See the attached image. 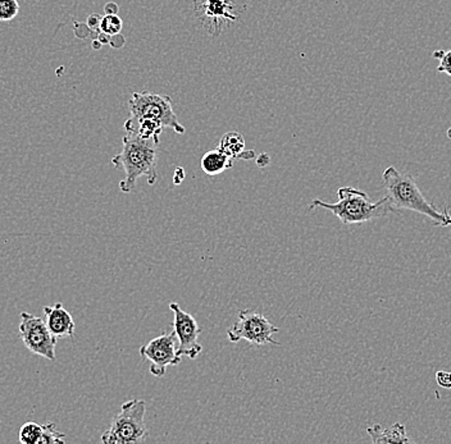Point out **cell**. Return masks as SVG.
Masks as SVG:
<instances>
[{"label":"cell","instance_id":"obj_19","mask_svg":"<svg viewBox=\"0 0 451 444\" xmlns=\"http://www.w3.org/2000/svg\"><path fill=\"white\" fill-rule=\"evenodd\" d=\"M433 58L440 60V65L437 67L439 72L448 73L451 76V50L449 51H442V50H436L433 53Z\"/></svg>","mask_w":451,"mask_h":444},{"label":"cell","instance_id":"obj_10","mask_svg":"<svg viewBox=\"0 0 451 444\" xmlns=\"http://www.w3.org/2000/svg\"><path fill=\"white\" fill-rule=\"evenodd\" d=\"M233 0H200V13L204 23H209L211 27L221 31L222 23L238 19L233 13Z\"/></svg>","mask_w":451,"mask_h":444},{"label":"cell","instance_id":"obj_7","mask_svg":"<svg viewBox=\"0 0 451 444\" xmlns=\"http://www.w3.org/2000/svg\"><path fill=\"white\" fill-rule=\"evenodd\" d=\"M19 319V337L26 349L34 355L54 361L58 338L49 331L47 323L27 312H21Z\"/></svg>","mask_w":451,"mask_h":444},{"label":"cell","instance_id":"obj_1","mask_svg":"<svg viewBox=\"0 0 451 444\" xmlns=\"http://www.w3.org/2000/svg\"><path fill=\"white\" fill-rule=\"evenodd\" d=\"M384 185L391 205L396 210H412L430 218L435 226H451V209L446 207L443 211L423 196L421 189L412 176L404 174L395 167H389L382 174Z\"/></svg>","mask_w":451,"mask_h":444},{"label":"cell","instance_id":"obj_11","mask_svg":"<svg viewBox=\"0 0 451 444\" xmlns=\"http://www.w3.org/2000/svg\"><path fill=\"white\" fill-rule=\"evenodd\" d=\"M44 314L49 331H51L54 337H73L76 324L72 315L65 309L62 303H57L54 306H44Z\"/></svg>","mask_w":451,"mask_h":444},{"label":"cell","instance_id":"obj_21","mask_svg":"<svg viewBox=\"0 0 451 444\" xmlns=\"http://www.w3.org/2000/svg\"><path fill=\"white\" fill-rule=\"evenodd\" d=\"M448 137H449V139L451 140V127L449 128V130H448Z\"/></svg>","mask_w":451,"mask_h":444},{"label":"cell","instance_id":"obj_14","mask_svg":"<svg viewBox=\"0 0 451 444\" xmlns=\"http://www.w3.org/2000/svg\"><path fill=\"white\" fill-rule=\"evenodd\" d=\"M218 149L226 155H229L232 159H241L242 152L245 150V140L240 133L232 132L224 133L222 136L221 141L218 145Z\"/></svg>","mask_w":451,"mask_h":444},{"label":"cell","instance_id":"obj_20","mask_svg":"<svg viewBox=\"0 0 451 444\" xmlns=\"http://www.w3.org/2000/svg\"><path fill=\"white\" fill-rule=\"evenodd\" d=\"M436 382L437 384L445 389H451V373L440 370L436 373Z\"/></svg>","mask_w":451,"mask_h":444},{"label":"cell","instance_id":"obj_13","mask_svg":"<svg viewBox=\"0 0 451 444\" xmlns=\"http://www.w3.org/2000/svg\"><path fill=\"white\" fill-rule=\"evenodd\" d=\"M200 165L205 174L214 177L226 170H231L233 165V159L217 148L216 150H211L203 155Z\"/></svg>","mask_w":451,"mask_h":444},{"label":"cell","instance_id":"obj_18","mask_svg":"<svg viewBox=\"0 0 451 444\" xmlns=\"http://www.w3.org/2000/svg\"><path fill=\"white\" fill-rule=\"evenodd\" d=\"M66 442V435L58 432L57 426L53 423L44 424V434L41 444H63Z\"/></svg>","mask_w":451,"mask_h":444},{"label":"cell","instance_id":"obj_17","mask_svg":"<svg viewBox=\"0 0 451 444\" xmlns=\"http://www.w3.org/2000/svg\"><path fill=\"white\" fill-rule=\"evenodd\" d=\"M19 4L17 0H0V23L10 22L17 17Z\"/></svg>","mask_w":451,"mask_h":444},{"label":"cell","instance_id":"obj_12","mask_svg":"<svg viewBox=\"0 0 451 444\" xmlns=\"http://www.w3.org/2000/svg\"><path fill=\"white\" fill-rule=\"evenodd\" d=\"M367 433L371 436L373 444L414 443L413 439L406 434V428L400 423H395L394 425L386 429L380 424L368 426Z\"/></svg>","mask_w":451,"mask_h":444},{"label":"cell","instance_id":"obj_9","mask_svg":"<svg viewBox=\"0 0 451 444\" xmlns=\"http://www.w3.org/2000/svg\"><path fill=\"white\" fill-rule=\"evenodd\" d=\"M173 312V331L177 337L178 347L177 352L181 358L195 360L202 353L203 346L199 343V336L202 328L192 314L183 312L177 303H170Z\"/></svg>","mask_w":451,"mask_h":444},{"label":"cell","instance_id":"obj_8","mask_svg":"<svg viewBox=\"0 0 451 444\" xmlns=\"http://www.w3.org/2000/svg\"><path fill=\"white\" fill-rule=\"evenodd\" d=\"M178 342L172 333H164L162 336L149 340L140 349V355L150 361V373L157 378H162L168 366H176L183 358L177 352Z\"/></svg>","mask_w":451,"mask_h":444},{"label":"cell","instance_id":"obj_5","mask_svg":"<svg viewBox=\"0 0 451 444\" xmlns=\"http://www.w3.org/2000/svg\"><path fill=\"white\" fill-rule=\"evenodd\" d=\"M130 117L150 119L162 124L164 128H172L174 132L185 133V127L178 122L173 110L172 99L168 95L153 93H134L128 102Z\"/></svg>","mask_w":451,"mask_h":444},{"label":"cell","instance_id":"obj_3","mask_svg":"<svg viewBox=\"0 0 451 444\" xmlns=\"http://www.w3.org/2000/svg\"><path fill=\"white\" fill-rule=\"evenodd\" d=\"M337 196L338 201L335 204H328L321 199H314L309 205V209H326L336 215L344 224H360L375 218L387 217L389 214L396 211L387 195L384 199L372 202L368 195L360 189L341 187L337 191Z\"/></svg>","mask_w":451,"mask_h":444},{"label":"cell","instance_id":"obj_16","mask_svg":"<svg viewBox=\"0 0 451 444\" xmlns=\"http://www.w3.org/2000/svg\"><path fill=\"white\" fill-rule=\"evenodd\" d=\"M122 26H124V22L117 14H106V17H103L99 21L100 31L106 35H111V36L119 34Z\"/></svg>","mask_w":451,"mask_h":444},{"label":"cell","instance_id":"obj_6","mask_svg":"<svg viewBox=\"0 0 451 444\" xmlns=\"http://www.w3.org/2000/svg\"><path fill=\"white\" fill-rule=\"evenodd\" d=\"M279 331V328L269 322L263 314L242 310L239 312L238 322L227 329V337L233 343L244 340L257 346L277 344L279 342L273 340V334Z\"/></svg>","mask_w":451,"mask_h":444},{"label":"cell","instance_id":"obj_15","mask_svg":"<svg viewBox=\"0 0 451 444\" xmlns=\"http://www.w3.org/2000/svg\"><path fill=\"white\" fill-rule=\"evenodd\" d=\"M44 434V425L29 421L19 429V442L22 444H41Z\"/></svg>","mask_w":451,"mask_h":444},{"label":"cell","instance_id":"obj_2","mask_svg":"<svg viewBox=\"0 0 451 444\" xmlns=\"http://www.w3.org/2000/svg\"><path fill=\"white\" fill-rule=\"evenodd\" d=\"M159 140L141 139L135 135L124 137L122 152L112 159L115 168L125 170L126 178L119 182V189L125 194L132 192L136 182L145 176L149 185H154L158 178L157 173V152Z\"/></svg>","mask_w":451,"mask_h":444},{"label":"cell","instance_id":"obj_4","mask_svg":"<svg viewBox=\"0 0 451 444\" xmlns=\"http://www.w3.org/2000/svg\"><path fill=\"white\" fill-rule=\"evenodd\" d=\"M146 404L144 399H131L125 402L117 414L109 429L102 435L104 444H139L148 438L145 425Z\"/></svg>","mask_w":451,"mask_h":444}]
</instances>
